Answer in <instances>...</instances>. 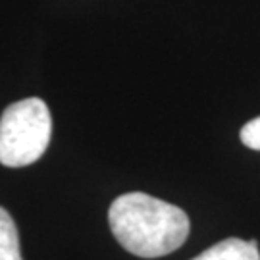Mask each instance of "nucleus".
<instances>
[{"instance_id": "nucleus-1", "label": "nucleus", "mask_w": 260, "mask_h": 260, "mask_svg": "<svg viewBox=\"0 0 260 260\" xmlns=\"http://www.w3.org/2000/svg\"><path fill=\"white\" fill-rule=\"evenodd\" d=\"M108 223L121 247L141 258L177 251L189 235V216L179 206L147 193H125L108 210Z\"/></svg>"}, {"instance_id": "nucleus-2", "label": "nucleus", "mask_w": 260, "mask_h": 260, "mask_svg": "<svg viewBox=\"0 0 260 260\" xmlns=\"http://www.w3.org/2000/svg\"><path fill=\"white\" fill-rule=\"evenodd\" d=\"M52 135V116L41 99L10 104L0 116V164L23 168L45 154Z\"/></svg>"}, {"instance_id": "nucleus-3", "label": "nucleus", "mask_w": 260, "mask_h": 260, "mask_svg": "<svg viewBox=\"0 0 260 260\" xmlns=\"http://www.w3.org/2000/svg\"><path fill=\"white\" fill-rule=\"evenodd\" d=\"M191 260H260L258 243L243 241L237 237H230L212 245Z\"/></svg>"}, {"instance_id": "nucleus-4", "label": "nucleus", "mask_w": 260, "mask_h": 260, "mask_svg": "<svg viewBox=\"0 0 260 260\" xmlns=\"http://www.w3.org/2000/svg\"><path fill=\"white\" fill-rule=\"evenodd\" d=\"M0 260H23L14 218L0 206Z\"/></svg>"}, {"instance_id": "nucleus-5", "label": "nucleus", "mask_w": 260, "mask_h": 260, "mask_svg": "<svg viewBox=\"0 0 260 260\" xmlns=\"http://www.w3.org/2000/svg\"><path fill=\"white\" fill-rule=\"evenodd\" d=\"M241 143L252 150H260V116L243 125Z\"/></svg>"}]
</instances>
